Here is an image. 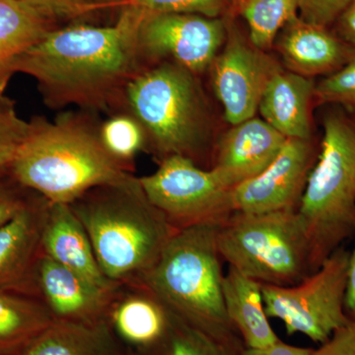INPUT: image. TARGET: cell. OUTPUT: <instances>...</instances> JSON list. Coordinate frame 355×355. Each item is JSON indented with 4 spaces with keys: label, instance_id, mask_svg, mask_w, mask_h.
Returning a JSON list of instances; mask_svg holds the SVG:
<instances>
[{
    "label": "cell",
    "instance_id": "d6986e66",
    "mask_svg": "<svg viewBox=\"0 0 355 355\" xmlns=\"http://www.w3.org/2000/svg\"><path fill=\"white\" fill-rule=\"evenodd\" d=\"M312 78L280 69L261 95L258 111L263 120L286 139H311Z\"/></svg>",
    "mask_w": 355,
    "mask_h": 355
},
{
    "label": "cell",
    "instance_id": "5bb4252c",
    "mask_svg": "<svg viewBox=\"0 0 355 355\" xmlns=\"http://www.w3.org/2000/svg\"><path fill=\"white\" fill-rule=\"evenodd\" d=\"M286 140L263 119L254 116L232 125L221 137L209 169L232 190L260 175L277 158Z\"/></svg>",
    "mask_w": 355,
    "mask_h": 355
},
{
    "label": "cell",
    "instance_id": "7a4b0ae2",
    "mask_svg": "<svg viewBox=\"0 0 355 355\" xmlns=\"http://www.w3.org/2000/svg\"><path fill=\"white\" fill-rule=\"evenodd\" d=\"M92 114L65 112L53 121L33 119L9 168L16 182L62 205L96 187L139 184L132 170L108 153Z\"/></svg>",
    "mask_w": 355,
    "mask_h": 355
},
{
    "label": "cell",
    "instance_id": "52a82bcc",
    "mask_svg": "<svg viewBox=\"0 0 355 355\" xmlns=\"http://www.w3.org/2000/svg\"><path fill=\"white\" fill-rule=\"evenodd\" d=\"M222 261L261 284L291 286L313 273L297 210L233 212L217 228Z\"/></svg>",
    "mask_w": 355,
    "mask_h": 355
},
{
    "label": "cell",
    "instance_id": "8d00e7d4",
    "mask_svg": "<svg viewBox=\"0 0 355 355\" xmlns=\"http://www.w3.org/2000/svg\"><path fill=\"white\" fill-rule=\"evenodd\" d=\"M97 1L100 8H104V7H120L128 0H97Z\"/></svg>",
    "mask_w": 355,
    "mask_h": 355
},
{
    "label": "cell",
    "instance_id": "7402d4cb",
    "mask_svg": "<svg viewBox=\"0 0 355 355\" xmlns=\"http://www.w3.org/2000/svg\"><path fill=\"white\" fill-rule=\"evenodd\" d=\"M125 349L106 320H53L20 355H123Z\"/></svg>",
    "mask_w": 355,
    "mask_h": 355
},
{
    "label": "cell",
    "instance_id": "3957f363",
    "mask_svg": "<svg viewBox=\"0 0 355 355\" xmlns=\"http://www.w3.org/2000/svg\"><path fill=\"white\" fill-rule=\"evenodd\" d=\"M69 207L87 232L102 272L119 286L139 282L178 231L140 183L96 187Z\"/></svg>",
    "mask_w": 355,
    "mask_h": 355
},
{
    "label": "cell",
    "instance_id": "9c48e42d",
    "mask_svg": "<svg viewBox=\"0 0 355 355\" xmlns=\"http://www.w3.org/2000/svg\"><path fill=\"white\" fill-rule=\"evenodd\" d=\"M139 179L149 202L177 230L219 226L234 212L231 189L212 170L183 156L163 159L153 174Z\"/></svg>",
    "mask_w": 355,
    "mask_h": 355
},
{
    "label": "cell",
    "instance_id": "d590c367",
    "mask_svg": "<svg viewBox=\"0 0 355 355\" xmlns=\"http://www.w3.org/2000/svg\"><path fill=\"white\" fill-rule=\"evenodd\" d=\"M345 310L349 319L355 320V248L350 252Z\"/></svg>",
    "mask_w": 355,
    "mask_h": 355
},
{
    "label": "cell",
    "instance_id": "ac0fdd59",
    "mask_svg": "<svg viewBox=\"0 0 355 355\" xmlns=\"http://www.w3.org/2000/svg\"><path fill=\"white\" fill-rule=\"evenodd\" d=\"M50 202L40 196L0 227V291L19 286L41 254V236Z\"/></svg>",
    "mask_w": 355,
    "mask_h": 355
},
{
    "label": "cell",
    "instance_id": "277c9868",
    "mask_svg": "<svg viewBox=\"0 0 355 355\" xmlns=\"http://www.w3.org/2000/svg\"><path fill=\"white\" fill-rule=\"evenodd\" d=\"M121 112L139 121L146 149L159 162L177 155L198 164L209 146L211 118L198 76L172 62L137 74L125 89Z\"/></svg>",
    "mask_w": 355,
    "mask_h": 355
},
{
    "label": "cell",
    "instance_id": "484cf974",
    "mask_svg": "<svg viewBox=\"0 0 355 355\" xmlns=\"http://www.w3.org/2000/svg\"><path fill=\"white\" fill-rule=\"evenodd\" d=\"M103 144L121 164L132 170L133 159L146 149V137L139 121L130 114H114L100 125Z\"/></svg>",
    "mask_w": 355,
    "mask_h": 355
},
{
    "label": "cell",
    "instance_id": "d6a6232c",
    "mask_svg": "<svg viewBox=\"0 0 355 355\" xmlns=\"http://www.w3.org/2000/svg\"><path fill=\"white\" fill-rule=\"evenodd\" d=\"M27 205L17 193L0 184V227L10 221Z\"/></svg>",
    "mask_w": 355,
    "mask_h": 355
},
{
    "label": "cell",
    "instance_id": "30bf717a",
    "mask_svg": "<svg viewBox=\"0 0 355 355\" xmlns=\"http://www.w3.org/2000/svg\"><path fill=\"white\" fill-rule=\"evenodd\" d=\"M226 17L155 14L140 20L137 48L146 67L172 62L198 76L209 70L226 39Z\"/></svg>",
    "mask_w": 355,
    "mask_h": 355
},
{
    "label": "cell",
    "instance_id": "44dd1931",
    "mask_svg": "<svg viewBox=\"0 0 355 355\" xmlns=\"http://www.w3.org/2000/svg\"><path fill=\"white\" fill-rule=\"evenodd\" d=\"M57 27V19L21 0H0V96L23 53Z\"/></svg>",
    "mask_w": 355,
    "mask_h": 355
},
{
    "label": "cell",
    "instance_id": "5b68a950",
    "mask_svg": "<svg viewBox=\"0 0 355 355\" xmlns=\"http://www.w3.org/2000/svg\"><path fill=\"white\" fill-rule=\"evenodd\" d=\"M217 228L202 225L178 230L139 282L186 323L217 338H231L239 334L224 305Z\"/></svg>",
    "mask_w": 355,
    "mask_h": 355
},
{
    "label": "cell",
    "instance_id": "4dcf8cb0",
    "mask_svg": "<svg viewBox=\"0 0 355 355\" xmlns=\"http://www.w3.org/2000/svg\"><path fill=\"white\" fill-rule=\"evenodd\" d=\"M352 0H300L299 17L306 22L328 27Z\"/></svg>",
    "mask_w": 355,
    "mask_h": 355
},
{
    "label": "cell",
    "instance_id": "e0dca14e",
    "mask_svg": "<svg viewBox=\"0 0 355 355\" xmlns=\"http://www.w3.org/2000/svg\"><path fill=\"white\" fill-rule=\"evenodd\" d=\"M41 251L100 288L114 291L120 286L102 272L87 232L69 205H49L42 230Z\"/></svg>",
    "mask_w": 355,
    "mask_h": 355
},
{
    "label": "cell",
    "instance_id": "4316f807",
    "mask_svg": "<svg viewBox=\"0 0 355 355\" xmlns=\"http://www.w3.org/2000/svg\"><path fill=\"white\" fill-rule=\"evenodd\" d=\"M233 0H128L119 8L137 19L155 14H197L223 18L231 14Z\"/></svg>",
    "mask_w": 355,
    "mask_h": 355
},
{
    "label": "cell",
    "instance_id": "f546056e",
    "mask_svg": "<svg viewBox=\"0 0 355 355\" xmlns=\"http://www.w3.org/2000/svg\"><path fill=\"white\" fill-rule=\"evenodd\" d=\"M55 19H74L100 8L97 0H21Z\"/></svg>",
    "mask_w": 355,
    "mask_h": 355
},
{
    "label": "cell",
    "instance_id": "1f68e13d",
    "mask_svg": "<svg viewBox=\"0 0 355 355\" xmlns=\"http://www.w3.org/2000/svg\"><path fill=\"white\" fill-rule=\"evenodd\" d=\"M313 355H355V320H349L335 331Z\"/></svg>",
    "mask_w": 355,
    "mask_h": 355
},
{
    "label": "cell",
    "instance_id": "2e32d148",
    "mask_svg": "<svg viewBox=\"0 0 355 355\" xmlns=\"http://www.w3.org/2000/svg\"><path fill=\"white\" fill-rule=\"evenodd\" d=\"M275 46L289 71L309 77L334 73L354 57V48L323 27L296 17L284 26Z\"/></svg>",
    "mask_w": 355,
    "mask_h": 355
},
{
    "label": "cell",
    "instance_id": "8992f818",
    "mask_svg": "<svg viewBox=\"0 0 355 355\" xmlns=\"http://www.w3.org/2000/svg\"><path fill=\"white\" fill-rule=\"evenodd\" d=\"M297 212L314 272L355 231V125L343 114L324 118L321 151Z\"/></svg>",
    "mask_w": 355,
    "mask_h": 355
},
{
    "label": "cell",
    "instance_id": "f1b7e54d",
    "mask_svg": "<svg viewBox=\"0 0 355 355\" xmlns=\"http://www.w3.org/2000/svg\"><path fill=\"white\" fill-rule=\"evenodd\" d=\"M28 130L29 123L18 116L13 102L0 109V175L10 168Z\"/></svg>",
    "mask_w": 355,
    "mask_h": 355
},
{
    "label": "cell",
    "instance_id": "4fadbf2b",
    "mask_svg": "<svg viewBox=\"0 0 355 355\" xmlns=\"http://www.w3.org/2000/svg\"><path fill=\"white\" fill-rule=\"evenodd\" d=\"M33 275L40 300L53 320L62 321L93 323L105 320L112 296L118 288H100L42 251Z\"/></svg>",
    "mask_w": 355,
    "mask_h": 355
},
{
    "label": "cell",
    "instance_id": "6da1fadb",
    "mask_svg": "<svg viewBox=\"0 0 355 355\" xmlns=\"http://www.w3.org/2000/svg\"><path fill=\"white\" fill-rule=\"evenodd\" d=\"M139 24L120 12L108 27L55 28L21 55L15 73L32 76L51 109L119 113L128 84L147 67L137 48Z\"/></svg>",
    "mask_w": 355,
    "mask_h": 355
},
{
    "label": "cell",
    "instance_id": "83f0119b",
    "mask_svg": "<svg viewBox=\"0 0 355 355\" xmlns=\"http://www.w3.org/2000/svg\"><path fill=\"white\" fill-rule=\"evenodd\" d=\"M315 98L323 104H340L355 109V55L315 86Z\"/></svg>",
    "mask_w": 355,
    "mask_h": 355
},
{
    "label": "cell",
    "instance_id": "cb8c5ba5",
    "mask_svg": "<svg viewBox=\"0 0 355 355\" xmlns=\"http://www.w3.org/2000/svg\"><path fill=\"white\" fill-rule=\"evenodd\" d=\"M299 7L300 0H233L231 14L246 21L250 41L266 51L284 26L298 17Z\"/></svg>",
    "mask_w": 355,
    "mask_h": 355
},
{
    "label": "cell",
    "instance_id": "8fae6325",
    "mask_svg": "<svg viewBox=\"0 0 355 355\" xmlns=\"http://www.w3.org/2000/svg\"><path fill=\"white\" fill-rule=\"evenodd\" d=\"M229 15L225 42L209 70L225 120L234 125L254 118L266 85L282 67L266 51L245 38Z\"/></svg>",
    "mask_w": 355,
    "mask_h": 355
},
{
    "label": "cell",
    "instance_id": "7c38bea8",
    "mask_svg": "<svg viewBox=\"0 0 355 355\" xmlns=\"http://www.w3.org/2000/svg\"><path fill=\"white\" fill-rule=\"evenodd\" d=\"M315 163L311 139H287L260 175L231 190L233 210L244 214L298 210Z\"/></svg>",
    "mask_w": 355,
    "mask_h": 355
},
{
    "label": "cell",
    "instance_id": "d4e9b609",
    "mask_svg": "<svg viewBox=\"0 0 355 355\" xmlns=\"http://www.w3.org/2000/svg\"><path fill=\"white\" fill-rule=\"evenodd\" d=\"M244 349L239 336L217 338L191 326L171 312L164 338L144 355H243Z\"/></svg>",
    "mask_w": 355,
    "mask_h": 355
},
{
    "label": "cell",
    "instance_id": "ba28073f",
    "mask_svg": "<svg viewBox=\"0 0 355 355\" xmlns=\"http://www.w3.org/2000/svg\"><path fill=\"white\" fill-rule=\"evenodd\" d=\"M349 257L340 247L297 284H261L268 318L280 320L288 336L302 334L319 345L326 343L349 320L345 310Z\"/></svg>",
    "mask_w": 355,
    "mask_h": 355
},
{
    "label": "cell",
    "instance_id": "f35d334b",
    "mask_svg": "<svg viewBox=\"0 0 355 355\" xmlns=\"http://www.w3.org/2000/svg\"><path fill=\"white\" fill-rule=\"evenodd\" d=\"M123 355H139V354H137L135 352H132V350L125 349V352H123Z\"/></svg>",
    "mask_w": 355,
    "mask_h": 355
},
{
    "label": "cell",
    "instance_id": "ffe728a7",
    "mask_svg": "<svg viewBox=\"0 0 355 355\" xmlns=\"http://www.w3.org/2000/svg\"><path fill=\"white\" fill-rule=\"evenodd\" d=\"M222 292L229 321L245 347L259 349L279 340L268 321L260 282L229 266Z\"/></svg>",
    "mask_w": 355,
    "mask_h": 355
},
{
    "label": "cell",
    "instance_id": "9a60e30c",
    "mask_svg": "<svg viewBox=\"0 0 355 355\" xmlns=\"http://www.w3.org/2000/svg\"><path fill=\"white\" fill-rule=\"evenodd\" d=\"M105 320L125 349L144 355L164 338L171 312L147 287L135 282L114 291Z\"/></svg>",
    "mask_w": 355,
    "mask_h": 355
},
{
    "label": "cell",
    "instance_id": "836d02e7",
    "mask_svg": "<svg viewBox=\"0 0 355 355\" xmlns=\"http://www.w3.org/2000/svg\"><path fill=\"white\" fill-rule=\"evenodd\" d=\"M314 349L310 347H296L277 340L268 347H259V349H249L245 347L243 355H313Z\"/></svg>",
    "mask_w": 355,
    "mask_h": 355
},
{
    "label": "cell",
    "instance_id": "e575fe53",
    "mask_svg": "<svg viewBox=\"0 0 355 355\" xmlns=\"http://www.w3.org/2000/svg\"><path fill=\"white\" fill-rule=\"evenodd\" d=\"M336 22L338 37L355 50V0L350 2Z\"/></svg>",
    "mask_w": 355,
    "mask_h": 355
},
{
    "label": "cell",
    "instance_id": "74e56055",
    "mask_svg": "<svg viewBox=\"0 0 355 355\" xmlns=\"http://www.w3.org/2000/svg\"><path fill=\"white\" fill-rule=\"evenodd\" d=\"M10 103H12V101L9 100L6 96H0V109L4 108V107L10 104Z\"/></svg>",
    "mask_w": 355,
    "mask_h": 355
},
{
    "label": "cell",
    "instance_id": "603a6c76",
    "mask_svg": "<svg viewBox=\"0 0 355 355\" xmlns=\"http://www.w3.org/2000/svg\"><path fill=\"white\" fill-rule=\"evenodd\" d=\"M53 321L40 299L0 291V355H20Z\"/></svg>",
    "mask_w": 355,
    "mask_h": 355
}]
</instances>
